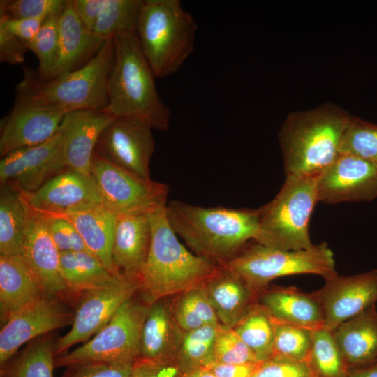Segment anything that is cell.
<instances>
[{
    "label": "cell",
    "mask_w": 377,
    "mask_h": 377,
    "mask_svg": "<svg viewBox=\"0 0 377 377\" xmlns=\"http://www.w3.org/2000/svg\"><path fill=\"white\" fill-rule=\"evenodd\" d=\"M113 41L114 60L104 111L113 117L137 119L152 129L165 131L170 110L158 94L156 76L142 52L135 31L119 33Z\"/></svg>",
    "instance_id": "cell-2"
},
{
    "label": "cell",
    "mask_w": 377,
    "mask_h": 377,
    "mask_svg": "<svg viewBox=\"0 0 377 377\" xmlns=\"http://www.w3.org/2000/svg\"><path fill=\"white\" fill-rule=\"evenodd\" d=\"M45 214L59 216L68 221L81 236L89 251L110 272L121 275L116 271L112 256L117 216L103 204L80 207L62 213Z\"/></svg>",
    "instance_id": "cell-25"
},
{
    "label": "cell",
    "mask_w": 377,
    "mask_h": 377,
    "mask_svg": "<svg viewBox=\"0 0 377 377\" xmlns=\"http://www.w3.org/2000/svg\"><path fill=\"white\" fill-rule=\"evenodd\" d=\"M168 222L195 254L222 266L255 240L259 209L203 207L180 200L168 202Z\"/></svg>",
    "instance_id": "cell-1"
},
{
    "label": "cell",
    "mask_w": 377,
    "mask_h": 377,
    "mask_svg": "<svg viewBox=\"0 0 377 377\" xmlns=\"http://www.w3.org/2000/svg\"><path fill=\"white\" fill-rule=\"evenodd\" d=\"M62 11V10H61ZM61 11L45 18L40 29L28 47L38 59L36 72L41 79H46L53 68L59 54V17Z\"/></svg>",
    "instance_id": "cell-38"
},
{
    "label": "cell",
    "mask_w": 377,
    "mask_h": 377,
    "mask_svg": "<svg viewBox=\"0 0 377 377\" xmlns=\"http://www.w3.org/2000/svg\"><path fill=\"white\" fill-rule=\"evenodd\" d=\"M184 331L179 326L166 298L149 306L142 331L140 358L174 362Z\"/></svg>",
    "instance_id": "cell-27"
},
{
    "label": "cell",
    "mask_w": 377,
    "mask_h": 377,
    "mask_svg": "<svg viewBox=\"0 0 377 377\" xmlns=\"http://www.w3.org/2000/svg\"><path fill=\"white\" fill-rule=\"evenodd\" d=\"M45 17L16 19L0 13V26L28 46L36 36Z\"/></svg>",
    "instance_id": "cell-45"
},
{
    "label": "cell",
    "mask_w": 377,
    "mask_h": 377,
    "mask_svg": "<svg viewBox=\"0 0 377 377\" xmlns=\"http://www.w3.org/2000/svg\"><path fill=\"white\" fill-rule=\"evenodd\" d=\"M198 25L179 0H144L135 34L156 77L176 73L194 50Z\"/></svg>",
    "instance_id": "cell-6"
},
{
    "label": "cell",
    "mask_w": 377,
    "mask_h": 377,
    "mask_svg": "<svg viewBox=\"0 0 377 377\" xmlns=\"http://www.w3.org/2000/svg\"><path fill=\"white\" fill-rule=\"evenodd\" d=\"M59 47L57 61L46 79L77 70L86 64L106 41L80 21L72 0L67 1L59 17ZM37 74V73H36Z\"/></svg>",
    "instance_id": "cell-23"
},
{
    "label": "cell",
    "mask_w": 377,
    "mask_h": 377,
    "mask_svg": "<svg viewBox=\"0 0 377 377\" xmlns=\"http://www.w3.org/2000/svg\"><path fill=\"white\" fill-rule=\"evenodd\" d=\"M114 54V41L110 38L81 68L47 80L40 78L36 70L23 67V78L15 87L16 96L67 112L104 110L108 102L107 84Z\"/></svg>",
    "instance_id": "cell-5"
},
{
    "label": "cell",
    "mask_w": 377,
    "mask_h": 377,
    "mask_svg": "<svg viewBox=\"0 0 377 377\" xmlns=\"http://www.w3.org/2000/svg\"><path fill=\"white\" fill-rule=\"evenodd\" d=\"M204 284L220 325L226 327L234 328L257 302V293L223 266Z\"/></svg>",
    "instance_id": "cell-26"
},
{
    "label": "cell",
    "mask_w": 377,
    "mask_h": 377,
    "mask_svg": "<svg viewBox=\"0 0 377 377\" xmlns=\"http://www.w3.org/2000/svg\"><path fill=\"white\" fill-rule=\"evenodd\" d=\"M219 325L184 331L175 359L181 374L214 362V343Z\"/></svg>",
    "instance_id": "cell-33"
},
{
    "label": "cell",
    "mask_w": 377,
    "mask_h": 377,
    "mask_svg": "<svg viewBox=\"0 0 377 377\" xmlns=\"http://www.w3.org/2000/svg\"><path fill=\"white\" fill-rule=\"evenodd\" d=\"M144 0H105L93 33L107 40L122 32L135 31Z\"/></svg>",
    "instance_id": "cell-36"
},
{
    "label": "cell",
    "mask_w": 377,
    "mask_h": 377,
    "mask_svg": "<svg viewBox=\"0 0 377 377\" xmlns=\"http://www.w3.org/2000/svg\"><path fill=\"white\" fill-rule=\"evenodd\" d=\"M66 112L16 96L12 110L0 121L1 158L50 139L59 132Z\"/></svg>",
    "instance_id": "cell-15"
},
{
    "label": "cell",
    "mask_w": 377,
    "mask_h": 377,
    "mask_svg": "<svg viewBox=\"0 0 377 377\" xmlns=\"http://www.w3.org/2000/svg\"><path fill=\"white\" fill-rule=\"evenodd\" d=\"M152 130L137 119L114 117L100 135L94 153L138 176L150 178V161L155 150Z\"/></svg>",
    "instance_id": "cell-12"
},
{
    "label": "cell",
    "mask_w": 377,
    "mask_h": 377,
    "mask_svg": "<svg viewBox=\"0 0 377 377\" xmlns=\"http://www.w3.org/2000/svg\"><path fill=\"white\" fill-rule=\"evenodd\" d=\"M140 289L138 279L123 275L108 286L84 293L71 330L54 342L55 355L64 354L71 346L87 341L98 332Z\"/></svg>",
    "instance_id": "cell-11"
},
{
    "label": "cell",
    "mask_w": 377,
    "mask_h": 377,
    "mask_svg": "<svg viewBox=\"0 0 377 377\" xmlns=\"http://www.w3.org/2000/svg\"><path fill=\"white\" fill-rule=\"evenodd\" d=\"M151 241L149 214L117 216L112 251L116 271L119 274L139 279Z\"/></svg>",
    "instance_id": "cell-22"
},
{
    "label": "cell",
    "mask_w": 377,
    "mask_h": 377,
    "mask_svg": "<svg viewBox=\"0 0 377 377\" xmlns=\"http://www.w3.org/2000/svg\"><path fill=\"white\" fill-rule=\"evenodd\" d=\"M312 293L323 316V327L333 331L377 302V269L352 276L337 274Z\"/></svg>",
    "instance_id": "cell-14"
},
{
    "label": "cell",
    "mask_w": 377,
    "mask_h": 377,
    "mask_svg": "<svg viewBox=\"0 0 377 377\" xmlns=\"http://www.w3.org/2000/svg\"><path fill=\"white\" fill-rule=\"evenodd\" d=\"M312 377H347L348 367L331 331H313L311 346L305 360Z\"/></svg>",
    "instance_id": "cell-35"
},
{
    "label": "cell",
    "mask_w": 377,
    "mask_h": 377,
    "mask_svg": "<svg viewBox=\"0 0 377 377\" xmlns=\"http://www.w3.org/2000/svg\"><path fill=\"white\" fill-rule=\"evenodd\" d=\"M347 377H377V364L350 369Z\"/></svg>",
    "instance_id": "cell-50"
},
{
    "label": "cell",
    "mask_w": 377,
    "mask_h": 377,
    "mask_svg": "<svg viewBox=\"0 0 377 377\" xmlns=\"http://www.w3.org/2000/svg\"><path fill=\"white\" fill-rule=\"evenodd\" d=\"M133 364L83 363L67 367L62 377H128Z\"/></svg>",
    "instance_id": "cell-44"
},
{
    "label": "cell",
    "mask_w": 377,
    "mask_h": 377,
    "mask_svg": "<svg viewBox=\"0 0 377 377\" xmlns=\"http://www.w3.org/2000/svg\"><path fill=\"white\" fill-rule=\"evenodd\" d=\"M350 115L331 103L289 114L279 133L286 176L318 177L339 154Z\"/></svg>",
    "instance_id": "cell-3"
},
{
    "label": "cell",
    "mask_w": 377,
    "mask_h": 377,
    "mask_svg": "<svg viewBox=\"0 0 377 377\" xmlns=\"http://www.w3.org/2000/svg\"><path fill=\"white\" fill-rule=\"evenodd\" d=\"M180 377H216L207 367L200 368L185 374Z\"/></svg>",
    "instance_id": "cell-51"
},
{
    "label": "cell",
    "mask_w": 377,
    "mask_h": 377,
    "mask_svg": "<svg viewBox=\"0 0 377 377\" xmlns=\"http://www.w3.org/2000/svg\"><path fill=\"white\" fill-rule=\"evenodd\" d=\"M75 13L82 23L93 31L99 17L105 0H72Z\"/></svg>",
    "instance_id": "cell-48"
},
{
    "label": "cell",
    "mask_w": 377,
    "mask_h": 377,
    "mask_svg": "<svg viewBox=\"0 0 377 377\" xmlns=\"http://www.w3.org/2000/svg\"><path fill=\"white\" fill-rule=\"evenodd\" d=\"M47 296L42 281L21 255H0L1 325L18 311Z\"/></svg>",
    "instance_id": "cell-21"
},
{
    "label": "cell",
    "mask_w": 377,
    "mask_h": 377,
    "mask_svg": "<svg viewBox=\"0 0 377 377\" xmlns=\"http://www.w3.org/2000/svg\"><path fill=\"white\" fill-rule=\"evenodd\" d=\"M222 266L235 273L257 295L279 277L312 274L325 280L337 274L334 254L325 242L308 249L285 251L254 242Z\"/></svg>",
    "instance_id": "cell-8"
},
{
    "label": "cell",
    "mask_w": 377,
    "mask_h": 377,
    "mask_svg": "<svg viewBox=\"0 0 377 377\" xmlns=\"http://www.w3.org/2000/svg\"><path fill=\"white\" fill-rule=\"evenodd\" d=\"M36 212L43 219L60 253L89 251L81 236L68 221L59 216Z\"/></svg>",
    "instance_id": "cell-41"
},
{
    "label": "cell",
    "mask_w": 377,
    "mask_h": 377,
    "mask_svg": "<svg viewBox=\"0 0 377 377\" xmlns=\"http://www.w3.org/2000/svg\"><path fill=\"white\" fill-rule=\"evenodd\" d=\"M149 251L140 275L142 300L149 305L204 283L220 266L188 250L170 228L165 207L149 214Z\"/></svg>",
    "instance_id": "cell-4"
},
{
    "label": "cell",
    "mask_w": 377,
    "mask_h": 377,
    "mask_svg": "<svg viewBox=\"0 0 377 377\" xmlns=\"http://www.w3.org/2000/svg\"><path fill=\"white\" fill-rule=\"evenodd\" d=\"M67 169L59 131L48 140L15 150L0 161V186L31 193Z\"/></svg>",
    "instance_id": "cell-13"
},
{
    "label": "cell",
    "mask_w": 377,
    "mask_h": 377,
    "mask_svg": "<svg viewBox=\"0 0 377 377\" xmlns=\"http://www.w3.org/2000/svg\"><path fill=\"white\" fill-rule=\"evenodd\" d=\"M204 283L177 295L172 303L175 318L183 331L220 325Z\"/></svg>",
    "instance_id": "cell-34"
},
{
    "label": "cell",
    "mask_w": 377,
    "mask_h": 377,
    "mask_svg": "<svg viewBox=\"0 0 377 377\" xmlns=\"http://www.w3.org/2000/svg\"><path fill=\"white\" fill-rule=\"evenodd\" d=\"M318 202L371 201L377 198V165L358 156L339 154L317 177Z\"/></svg>",
    "instance_id": "cell-16"
},
{
    "label": "cell",
    "mask_w": 377,
    "mask_h": 377,
    "mask_svg": "<svg viewBox=\"0 0 377 377\" xmlns=\"http://www.w3.org/2000/svg\"><path fill=\"white\" fill-rule=\"evenodd\" d=\"M252 377H312L304 361L273 356L260 363Z\"/></svg>",
    "instance_id": "cell-43"
},
{
    "label": "cell",
    "mask_w": 377,
    "mask_h": 377,
    "mask_svg": "<svg viewBox=\"0 0 377 377\" xmlns=\"http://www.w3.org/2000/svg\"><path fill=\"white\" fill-rule=\"evenodd\" d=\"M90 174L102 204L116 216L150 214L165 207L168 186L121 168L94 154Z\"/></svg>",
    "instance_id": "cell-10"
},
{
    "label": "cell",
    "mask_w": 377,
    "mask_h": 377,
    "mask_svg": "<svg viewBox=\"0 0 377 377\" xmlns=\"http://www.w3.org/2000/svg\"><path fill=\"white\" fill-rule=\"evenodd\" d=\"M27 44L0 26V61L15 65L24 61Z\"/></svg>",
    "instance_id": "cell-46"
},
{
    "label": "cell",
    "mask_w": 377,
    "mask_h": 377,
    "mask_svg": "<svg viewBox=\"0 0 377 377\" xmlns=\"http://www.w3.org/2000/svg\"><path fill=\"white\" fill-rule=\"evenodd\" d=\"M45 297L12 316L0 332V367L13 359L24 343L72 324L74 314L59 301Z\"/></svg>",
    "instance_id": "cell-17"
},
{
    "label": "cell",
    "mask_w": 377,
    "mask_h": 377,
    "mask_svg": "<svg viewBox=\"0 0 377 377\" xmlns=\"http://www.w3.org/2000/svg\"><path fill=\"white\" fill-rule=\"evenodd\" d=\"M60 268L70 293H85L108 286L123 275L110 272L89 251L60 253Z\"/></svg>",
    "instance_id": "cell-29"
},
{
    "label": "cell",
    "mask_w": 377,
    "mask_h": 377,
    "mask_svg": "<svg viewBox=\"0 0 377 377\" xmlns=\"http://www.w3.org/2000/svg\"><path fill=\"white\" fill-rule=\"evenodd\" d=\"M339 154L354 155L377 165V124L350 115Z\"/></svg>",
    "instance_id": "cell-37"
},
{
    "label": "cell",
    "mask_w": 377,
    "mask_h": 377,
    "mask_svg": "<svg viewBox=\"0 0 377 377\" xmlns=\"http://www.w3.org/2000/svg\"><path fill=\"white\" fill-rule=\"evenodd\" d=\"M274 323L273 356L305 362L311 346L313 331L297 325Z\"/></svg>",
    "instance_id": "cell-39"
},
{
    "label": "cell",
    "mask_w": 377,
    "mask_h": 377,
    "mask_svg": "<svg viewBox=\"0 0 377 377\" xmlns=\"http://www.w3.org/2000/svg\"><path fill=\"white\" fill-rule=\"evenodd\" d=\"M66 0H1L0 13L16 19L46 17L61 11Z\"/></svg>",
    "instance_id": "cell-42"
},
{
    "label": "cell",
    "mask_w": 377,
    "mask_h": 377,
    "mask_svg": "<svg viewBox=\"0 0 377 377\" xmlns=\"http://www.w3.org/2000/svg\"><path fill=\"white\" fill-rule=\"evenodd\" d=\"M181 372L174 362H158L138 359L128 377H180Z\"/></svg>",
    "instance_id": "cell-47"
},
{
    "label": "cell",
    "mask_w": 377,
    "mask_h": 377,
    "mask_svg": "<svg viewBox=\"0 0 377 377\" xmlns=\"http://www.w3.org/2000/svg\"><path fill=\"white\" fill-rule=\"evenodd\" d=\"M24 202L27 219L22 256L42 281L47 296L64 297L70 291L61 272L60 251L41 216Z\"/></svg>",
    "instance_id": "cell-19"
},
{
    "label": "cell",
    "mask_w": 377,
    "mask_h": 377,
    "mask_svg": "<svg viewBox=\"0 0 377 377\" xmlns=\"http://www.w3.org/2000/svg\"><path fill=\"white\" fill-rule=\"evenodd\" d=\"M55 357L54 343L44 337L1 367V377H54Z\"/></svg>",
    "instance_id": "cell-31"
},
{
    "label": "cell",
    "mask_w": 377,
    "mask_h": 377,
    "mask_svg": "<svg viewBox=\"0 0 377 377\" xmlns=\"http://www.w3.org/2000/svg\"><path fill=\"white\" fill-rule=\"evenodd\" d=\"M214 362L223 364H251L259 362L234 328L220 325L214 343Z\"/></svg>",
    "instance_id": "cell-40"
},
{
    "label": "cell",
    "mask_w": 377,
    "mask_h": 377,
    "mask_svg": "<svg viewBox=\"0 0 377 377\" xmlns=\"http://www.w3.org/2000/svg\"><path fill=\"white\" fill-rule=\"evenodd\" d=\"M27 208L20 192L9 186L0 188V255L22 254L27 228Z\"/></svg>",
    "instance_id": "cell-30"
},
{
    "label": "cell",
    "mask_w": 377,
    "mask_h": 377,
    "mask_svg": "<svg viewBox=\"0 0 377 377\" xmlns=\"http://www.w3.org/2000/svg\"><path fill=\"white\" fill-rule=\"evenodd\" d=\"M20 193L29 207L43 213H62L80 207L102 204L91 175L68 168L36 191Z\"/></svg>",
    "instance_id": "cell-18"
},
{
    "label": "cell",
    "mask_w": 377,
    "mask_h": 377,
    "mask_svg": "<svg viewBox=\"0 0 377 377\" xmlns=\"http://www.w3.org/2000/svg\"><path fill=\"white\" fill-rule=\"evenodd\" d=\"M149 306L131 298L92 339L55 357V367L94 362L134 363L140 356L142 331Z\"/></svg>",
    "instance_id": "cell-9"
},
{
    "label": "cell",
    "mask_w": 377,
    "mask_h": 377,
    "mask_svg": "<svg viewBox=\"0 0 377 377\" xmlns=\"http://www.w3.org/2000/svg\"><path fill=\"white\" fill-rule=\"evenodd\" d=\"M260 363L223 364L214 362L207 368L216 377H252Z\"/></svg>",
    "instance_id": "cell-49"
},
{
    "label": "cell",
    "mask_w": 377,
    "mask_h": 377,
    "mask_svg": "<svg viewBox=\"0 0 377 377\" xmlns=\"http://www.w3.org/2000/svg\"><path fill=\"white\" fill-rule=\"evenodd\" d=\"M114 117L104 110L82 109L66 113L59 128L67 168L90 174L100 135Z\"/></svg>",
    "instance_id": "cell-20"
},
{
    "label": "cell",
    "mask_w": 377,
    "mask_h": 377,
    "mask_svg": "<svg viewBox=\"0 0 377 377\" xmlns=\"http://www.w3.org/2000/svg\"><path fill=\"white\" fill-rule=\"evenodd\" d=\"M348 369L377 362V310L373 305L332 331Z\"/></svg>",
    "instance_id": "cell-28"
},
{
    "label": "cell",
    "mask_w": 377,
    "mask_h": 377,
    "mask_svg": "<svg viewBox=\"0 0 377 377\" xmlns=\"http://www.w3.org/2000/svg\"><path fill=\"white\" fill-rule=\"evenodd\" d=\"M376 364H377V362H376Z\"/></svg>",
    "instance_id": "cell-52"
},
{
    "label": "cell",
    "mask_w": 377,
    "mask_h": 377,
    "mask_svg": "<svg viewBox=\"0 0 377 377\" xmlns=\"http://www.w3.org/2000/svg\"><path fill=\"white\" fill-rule=\"evenodd\" d=\"M317 177L286 176L274 198L259 208L254 242L285 251L304 250L313 246L309 235V222L318 202Z\"/></svg>",
    "instance_id": "cell-7"
},
{
    "label": "cell",
    "mask_w": 377,
    "mask_h": 377,
    "mask_svg": "<svg viewBox=\"0 0 377 377\" xmlns=\"http://www.w3.org/2000/svg\"><path fill=\"white\" fill-rule=\"evenodd\" d=\"M257 302L274 321L312 331L323 327L322 310L312 293L293 286H267L258 293Z\"/></svg>",
    "instance_id": "cell-24"
},
{
    "label": "cell",
    "mask_w": 377,
    "mask_h": 377,
    "mask_svg": "<svg viewBox=\"0 0 377 377\" xmlns=\"http://www.w3.org/2000/svg\"><path fill=\"white\" fill-rule=\"evenodd\" d=\"M234 330L262 362L274 355V320L257 302Z\"/></svg>",
    "instance_id": "cell-32"
}]
</instances>
